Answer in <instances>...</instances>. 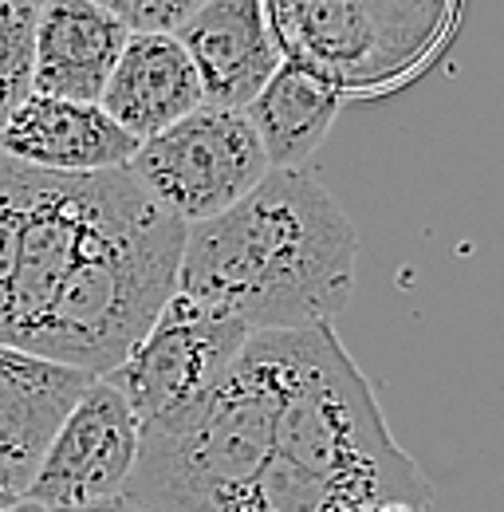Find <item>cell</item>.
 <instances>
[{
  "label": "cell",
  "instance_id": "cell-11",
  "mask_svg": "<svg viewBox=\"0 0 504 512\" xmlns=\"http://www.w3.org/2000/svg\"><path fill=\"white\" fill-rule=\"evenodd\" d=\"M339 111H343V91L335 83H327L304 64L284 60L272 71V79L252 95L245 119L264 146L268 166L292 170L304 166L327 142Z\"/></svg>",
  "mask_w": 504,
  "mask_h": 512
},
{
  "label": "cell",
  "instance_id": "cell-1",
  "mask_svg": "<svg viewBox=\"0 0 504 512\" xmlns=\"http://www.w3.org/2000/svg\"><path fill=\"white\" fill-rule=\"evenodd\" d=\"M186 229L126 166L52 174L0 150V343L103 379L178 292Z\"/></svg>",
  "mask_w": 504,
  "mask_h": 512
},
{
  "label": "cell",
  "instance_id": "cell-10",
  "mask_svg": "<svg viewBox=\"0 0 504 512\" xmlns=\"http://www.w3.org/2000/svg\"><path fill=\"white\" fill-rule=\"evenodd\" d=\"M201 103V79L170 32H130L99 95V107L138 142L174 127Z\"/></svg>",
  "mask_w": 504,
  "mask_h": 512
},
{
  "label": "cell",
  "instance_id": "cell-12",
  "mask_svg": "<svg viewBox=\"0 0 504 512\" xmlns=\"http://www.w3.org/2000/svg\"><path fill=\"white\" fill-rule=\"evenodd\" d=\"M36 52V4L0 0V127L32 91Z\"/></svg>",
  "mask_w": 504,
  "mask_h": 512
},
{
  "label": "cell",
  "instance_id": "cell-9",
  "mask_svg": "<svg viewBox=\"0 0 504 512\" xmlns=\"http://www.w3.org/2000/svg\"><path fill=\"white\" fill-rule=\"evenodd\" d=\"M126 36L130 32L99 0L36 4L32 91L75 103H99Z\"/></svg>",
  "mask_w": 504,
  "mask_h": 512
},
{
  "label": "cell",
  "instance_id": "cell-3",
  "mask_svg": "<svg viewBox=\"0 0 504 512\" xmlns=\"http://www.w3.org/2000/svg\"><path fill=\"white\" fill-rule=\"evenodd\" d=\"M126 170L170 217L197 225L237 205L272 166L245 111L201 103L174 127L142 138Z\"/></svg>",
  "mask_w": 504,
  "mask_h": 512
},
{
  "label": "cell",
  "instance_id": "cell-8",
  "mask_svg": "<svg viewBox=\"0 0 504 512\" xmlns=\"http://www.w3.org/2000/svg\"><path fill=\"white\" fill-rule=\"evenodd\" d=\"M95 375L0 343V489L24 497L52 434Z\"/></svg>",
  "mask_w": 504,
  "mask_h": 512
},
{
  "label": "cell",
  "instance_id": "cell-14",
  "mask_svg": "<svg viewBox=\"0 0 504 512\" xmlns=\"http://www.w3.org/2000/svg\"><path fill=\"white\" fill-rule=\"evenodd\" d=\"M75 512H150V509H142V505H130V501H103V505H91V509H75Z\"/></svg>",
  "mask_w": 504,
  "mask_h": 512
},
{
  "label": "cell",
  "instance_id": "cell-18",
  "mask_svg": "<svg viewBox=\"0 0 504 512\" xmlns=\"http://www.w3.org/2000/svg\"><path fill=\"white\" fill-rule=\"evenodd\" d=\"M32 4H44V0H32Z\"/></svg>",
  "mask_w": 504,
  "mask_h": 512
},
{
  "label": "cell",
  "instance_id": "cell-2",
  "mask_svg": "<svg viewBox=\"0 0 504 512\" xmlns=\"http://www.w3.org/2000/svg\"><path fill=\"white\" fill-rule=\"evenodd\" d=\"M359 233L312 170H268L237 205L186 229L178 292L249 331L331 323L355 292Z\"/></svg>",
  "mask_w": 504,
  "mask_h": 512
},
{
  "label": "cell",
  "instance_id": "cell-13",
  "mask_svg": "<svg viewBox=\"0 0 504 512\" xmlns=\"http://www.w3.org/2000/svg\"><path fill=\"white\" fill-rule=\"evenodd\" d=\"M126 32H178L205 0H99Z\"/></svg>",
  "mask_w": 504,
  "mask_h": 512
},
{
  "label": "cell",
  "instance_id": "cell-4",
  "mask_svg": "<svg viewBox=\"0 0 504 512\" xmlns=\"http://www.w3.org/2000/svg\"><path fill=\"white\" fill-rule=\"evenodd\" d=\"M249 335L245 323L174 292L130 355L103 379L126 398L138 430L158 426L193 410L221 383Z\"/></svg>",
  "mask_w": 504,
  "mask_h": 512
},
{
  "label": "cell",
  "instance_id": "cell-6",
  "mask_svg": "<svg viewBox=\"0 0 504 512\" xmlns=\"http://www.w3.org/2000/svg\"><path fill=\"white\" fill-rule=\"evenodd\" d=\"M213 107L245 111L252 95L284 64L260 0H205L174 32Z\"/></svg>",
  "mask_w": 504,
  "mask_h": 512
},
{
  "label": "cell",
  "instance_id": "cell-5",
  "mask_svg": "<svg viewBox=\"0 0 504 512\" xmlns=\"http://www.w3.org/2000/svg\"><path fill=\"white\" fill-rule=\"evenodd\" d=\"M134 457L138 418L107 379H91V386L67 410L60 430L52 434L24 497L48 512H75L119 501Z\"/></svg>",
  "mask_w": 504,
  "mask_h": 512
},
{
  "label": "cell",
  "instance_id": "cell-7",
  "mask_svg": "<svg viewBox=\"0 0 504 512\" xmlns=\"http://www.w3.org/2000/svg\"><path fill=\"white\" fill-rule=\"evenodd\" d=\"M0 150L52 174H103L123 170L138 150V138H130L99 103L28 91L0 127Z\"/></svg>",
  "mask_w": 504,
  "mask_h": 512
},
{
  "label": "cell",
  "instance_id": "cell-15",
  "mask_svg": "<svg viewBox=\"0 0 504 512\" xmlns=\"http://www.w3.org/2000/svg\"><path fill=\"white\" fill-rule=\"evenodd\" d=\"M359 512H434V509H418V505H371V509Z\"/></svg>",
  "mask_w": 504,
  "mask_h": 512
},
{
  "label": "cell",
  "instance_id": "cell-16",
  "mask_svg": "<svg viewBox=\"0 0 504 512\" xmlns=\"http://www.w3.org/2000/svg\"><path fill=\"white\" fill-rule=\"evenodd\" d=\"M4 512H48L44 505H36V501H28V497H20L16 505H8Z\"/></svg>",
  "mask_w": 504,
  "mask_h": 512
},
{
  "label": "cell",
  "instance_id": "cell-17",
  "mask_svg": "<svg viewBox=\"0 0 504 512\" xmlns=\"http://www.w3.org/2000/svg\"><path fill=\"white\" fill-rule=\"evenodd\" d=\"M16 501H20L16 493H8V489H0V512L8 509V505H16Z\"/></svg>",
  "mask_w": 504,
  "mask_h": 512
}]
</instances>
